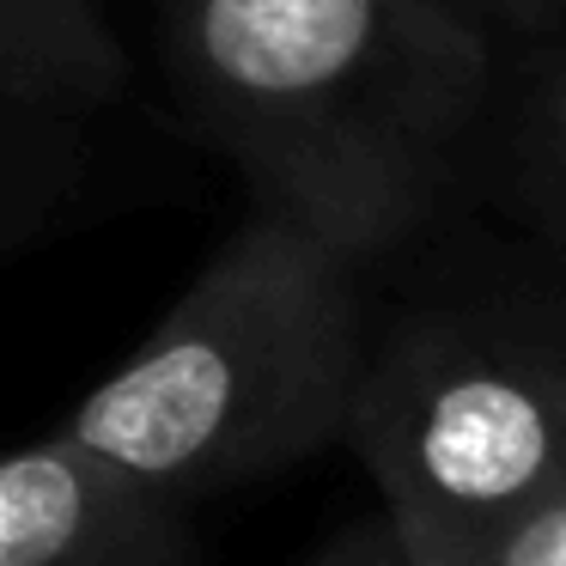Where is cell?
I'll return each instance as SVG.
<instances>
[{
	"label": "cell",
	"instance_id": "277c9868",
	"mask_svg": "<svg viewBox=\"0 0 566 566\" xmlns=\"http://www.w3.org/2000/svg\"><path fill=\"white\" fill-rule=\"evenodd\" d=\"M116 92L123 55L92 0H0V250L67 196Z\"/></svg>",
	"mask_w": 566,
	"mask_h": 566
},
{
	"label": "cell",
	"instance_id": "3957f363",
	"mask_svg": "<svg viewBox=\"0 0 566 566\" xmlns=\"http://www.w3.org/2000/svg\"><path fill=\"white\" fill-rule=\"evenodd\" d=\"M342 439L408 566H475L566 475V317L444 311L366 347Z\"/></svg>",
	"mask_w": 566,
	"mask_h": 566
},
{
	"label": "cell",
	"instance_id": "5b68a950",
	"mask_svg": "<svg viewBox=\"0 0 566 566\" xmlns=\"http://www.w3.org/2000/svg\"><path fill=\"white\" fill-rule=\"evenodd\" d=\"M184 512L62 432L0 451V566H177Z\"/></svg>",
	"mask_w": 566,
	"mask_h": 566
},
{
	"label": "cell",
	"instance_id": "52a82bcc",
	"mask_svg": "<svg viewBox=\"0 0 566 566\" xmlns=\"http://www.w3.org/2000/svg\"><path fill=\"white\" fill-rule=\"evenodd\" d=\"M475 566H566V475L481 548Z\"/></svg>",
	"mask_w": 566,
	"mask_h": 566
},
{
	"label": "cell",
	"instance_id": "6da1fadb",
	"mask_svg": "<svg viewBox=\"0 0 566 566\" xmlns=\"http://www.w3.org/2000/svg\"><path fill=\"white\" fill-rule=\"evenodd\" d=\"M165 62L250 201L366 269L432 220L493 98L457 0H165Z\"/></svg>",
	"mask_w": 566,
	"mask_h": 566
},
{
	"label": "cell",
	"instance_id": "ba28073f",
	"mask_svg": "<svg viewBox=\"0 0 566 566\" xmlns=\"http://www.w3.org/2000/svg\"><path fill=\"white\" fill-rule=\"evenodd\" d=\"M311 566H408V554H402L396 530L384 524V512H378L371 524L342 530V536H335V542H329V548H323Z\"/></svg>",
	"mask_w": 566,
	"mask_h": 566
},
{
	"label": "cell",
	"instance_id": "8992f818",
	"mask_svg": "<svg viewBox=\"0 0 566 566\" xmlns=\"http://www.w3.org/2000/svg\"><path fill=\"white\" fill-rule=\"evenodd\" d=\"M500 177L530 220L566 238V50L548 55L505 104Z\"/></svg>",
	"mask_w": 566,
	"mask_h": 566
},
{
	"label": "cell",
	"instance_id": "9c48e42d",
	"mask_svg": "<svg viewBox=\"0 0 566 566\" xmlns=\"http://www.w3.org/2000/svg\"><path fill=\"white\" fill-rule=\"evenodd\" d=\"M505 19H517V25H548V19L566 13V0H493Z\"/></svg>",
	"mask_w": 566,
	"mask_h": 566
},
{
	"label": "cell",
	"instance_id": "7a4b0ae2",
	"mask_svg": "<svg viewBox=\"0 0 566 566\" xmlns=\"http://www.w3.org/2000/svg\"><path fill=\"white\" fill-rule=\"evenodd\" d=\"M366 262L274 208L208 256L62 439L165 505H196L342 439L366 366Z\"/></svg>",
	"mask_w": 566,
	"mask_h": 566
}]
</instances>
